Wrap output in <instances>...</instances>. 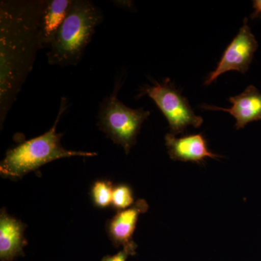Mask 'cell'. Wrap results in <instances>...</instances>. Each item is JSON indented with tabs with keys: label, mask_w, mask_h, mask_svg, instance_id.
Masks as SVG:
<instances>
[{
	"label": "cell",
	"mask_w": 261,
	"mask_h": 261,
	"mask_svg": "<svg viewBox=\"0 0 261 261\" xmlns=\"http://www.w3.org/2000/svg\"><path fill=\"white\" fill-rule=\"evenodd\" d=\"M25 224L8 214L5 208L0 214V260L12 261L23 256L27 240L24 236Z\"/></svg>",
	"instance_id": "30bf717a"
},
{
	"label": "cell",
	"mask_w": 261,
	"mask_h": 261,
	"mask_svg": "<svg viewBox=\"0 0 261 261\" xmlns=\"http://www.w3.org/2000/svg\"><path fill=\"white\" fill-rule=\"evenodd\" d=\"M257 48L258 42L249 27L247 19L245 18L243 27L225 49L216 69L209 74L204 84L210 85L220 75L230 70L246 73Z\"/></svg>",
	"instance_id": "8992f818"
},
{
	"label": "cell",
	"mask_w": 261,
	"mask_h": 261,
	"mask_svg": "<svg viewBox=\"0 0 261 261\" xmlns=\"http://www.w3.org/2000/svg\"><path fill=\"white\" fill-rule=\"evenodd\" d=\"M72 0H47L42 17L44 49H48L56 32L66 18Z\"/></svg>",
	"instance_id": "8fae6325"
},
{
	"label": "cell",
	"mask_w": 261,
	"mask_h": 261,
	"mask_svg": "<svg viewBox=\"0 0 261 261\" xmlns=\"http://www.w3.org/2000/svg\"><path fill=\"white\" fill-rule=\"evenodd\" d=\"M47 0L0 2V126L44 49L42 17Z\"/></svg>",
	"instance_id": "6da1fadb"
},
{
	"label": "cell",
	"mask_w": 261,
	"mask_h": 261,
	"mask_svg": "<svg viewBox=\"0 0 261 261\" xmlns=\"http://www.w3.org/2000/svg\"><path fill=\"white\" fill-rule=\"evenodd\" d=\"M67 108L68 101L66 98L62 97L56 121L46 133L8 149L4 159L0 163V173L3 177L12 180L20 179L25 175L56 160L97 155L96 152L70 150L62 145L63 134L58 133L57 128Z\"/></svg>",
	"instance_id": "3957f363"
},
{
	"label": "cell",
	"mask_w": 261,
	"mask_h": 261,
	"mask_svg": "<svg viewBox=\"0 0 261 261\" xmlns=\"http://www.w3.org/2000/svg\"><path fill=\"white\" fill-rule=\"evenodd\" d=\"M228 101L232 107L223 108L203 105L201 108L229 113L236 120L235 127L238 130L251 122L261 121V93L255 86H249L243 93L228 98Z\"/></svg>",
	"instance_id": "ba28073f"
},
{
	"label": "cell",
	"mask_w": 261,
	"mask_h": 261,
	"mask_svg": "<svg viewBox=\"0 0 261 261\" xmlns=\"http://www.w3.org/2000/svg\"><path fill=\"white\" fill-rule=\"evenodd\" d=\"M146 200L140 199L132 207L118 211L107 222V233L116 247H124L133 242L132 237L141 214L148 210Z\"/></svg>",
	"instance_id": "9c48e42d"
},
{
	"label": "cell",
	"mask_w": 261,
	"mask_h": 261,
	"mask_svg": "<svg viewBox=\"0 0 261 261\" xmlns=\"http://www.w3.org/2000/svg\"><path fill=\"white\" fill-rule=\"evenodd\" d=\"M137 245L135 242H132L126 246L123 247V249L113 255H106L103 257L102 261H126L128 256L135 255Z\"/></svg>",
	"instance_id": "5bb4252c"
},
{
	"label": "cell",
	"mask_w": 261,
	"mask_h": 261,
	"mask_svg": "<svg viewBox=\"0 0 261 261\" xmlns=\"http://www.w3.org/2000/svg\"><path fill=\"white\" fill-rule=\"evenodd\" d=\"M135 203L133 191L127 185L121 184L114 187L112 205L118 211L125 210Z\"/></svg>",
	"instance_id": "4fadbf2b"
},
{
	"label": "cell",
	"mask_w": 261,
	"mask_h": 261,
	"mask_svg": "<svg viewBox=\"0 0 261 261\" xmlns=\"http://www.w3.org/2000/svg\"><path fill=\"white\" fill-rule=\"evenodd\" d=\"M253 6L254 12L250 17L252 19L261 18V0H254Z\"/></svg>",
	"instance_id": "9a60e30c"
},
{
	"label": "cell",
	"mask_w": 261,
	"mask_h": 261,
	"mask_svg": "<svg viewBox=\"0 0 261 261\" xmlns=\"http://www.w3.org/2000/svg\"><path fill=\"white\" fill-rule=\"evenodd\" d=\"M114 187L109 180L102 179L94 182L91 189V197L94 205L99 208H106L112 205Z\"/></svg>",
	"instance_id": "7c38bea8"
},
{
	"label": "cell",
	"mask_w": 261,
	"mask_h": 261,
	"mask_svg": "<svg viewBox=\"0 0 261 261\" xmlns=\"http://www.w3.org/2000/svg\"><path fill=\"white\" fill-rule=\"evenodd\" d=\"M103 20L102 10L92 1L72 0L66 18L48 48V63L76 66Z\"/></svg>",
	"instance_id": "7a4b0ae2"
},
{
	"label": "cell",
	"mask_w": 261,
	"mask_h": 261,
	"mask_svg": "<svg viewBox=\"0 0 261 261\" xmlns=\"http://www.w3.org/2000/svg\"><path fill=\"white\" fill-rule=\"evenodd\" d=\"M168 153L173 161L201 163L206 158L218 159L221 156L211 152L202 134L176 137L168 133L165 137Z\"/></svg>",
	"instance_id": "52a82bcc"
},
{
	"label": "cell",
	"mask_w": 261,
	"mask_h": 261,
	"mask_svg": "<svg viewBox=\"0 0 261 261\" xmlns=\"http://www.w3.org/2000/svg\"><path fill=\"white\" fill-rule=\"evenodd\" d=\"M122 86L117 80L112 93L99 106L97 126L115 144L121 146L126 154L137 143V137L150 112L143 108L132 109L118 98Z\"/></svg>",
	"instance_id": "277c9868"
},
{
	"label": "cell",
	"mask_w": 261,
	"mask_h": 261,
	"mask_svg": "<svg viewBox=\"0 0 261 261\" xmlns=\"http://www.w3.org/2000/svg\"><path fill=\"white\" fill-rule=\"evenodd\" d=\"M140 92L139 96L147 95L154 101L167 119L170 133L173 135L183 134L189 126L199 128L203 123L202 117L195 114L187 98L168 79L163 83L145 86Z\"/></svg>",
	"instance_id": "5b68a950"
}]
</instances>
